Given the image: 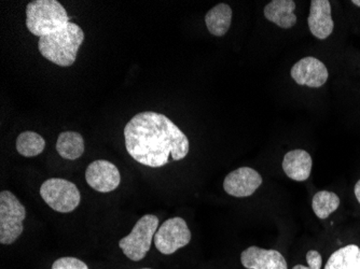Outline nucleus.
I'll use <instances>...</instances> for the list:
<instances>
[{"label": "nucleus", "mask_w": 360, "mask_h": 269, "mask_svg": "<svg viewBox=\"0 0 360 269\" xmlns=\"http://www.w3.org/2000/svg\"><path fill=\"white\" fill-rule=\"evenodd\" d=\"M125 147L132 159L147 167H163L189 153V139L167 115L146 111L124 127Z\"/></svg>", "instance_id": "f257e3e1"}, {"label": "nucleus", "mask_w": 360, "mask_h": 269, "mask_svg": "<svg viewBox=\"0 0 360 269\" xmlns=\"http://www.w3.org/2000/svg\"><path fill=\"white\" fill-rule=\"evenodd\" d=\"M84 40V32L78 24L70 22L68 25L39 38L40 54L49 62L60 67H70L77 60L79 48Z\"/></svg>", "instance_id": "f03ea898"}, {"label": "nucleus", "mask_w": 360, "mask_h": 269, "mask_svg": "<svg viewBox=\"0 0 360 269\" xmlns=\"http://www.w3.org/2000/svg\"><path fill=\"white\" fill-rule=\"evenodd\" d=\"M70 23V16L56 0H35L26 8V26L32 35L41 38Z\"/></svg>", "instance_id": "7ed1b4c3"}, {"label": "nucleus", "mask_w": 360, "mask_h": 269, "mask_svg": "<svg viewBox=\"0 0 360 269\" xmlns=\"http://www.w3.org/2000/svg\"><path fill=\"white\" fill-rule=\"evenodd\" d=\"M159 228V218L153 214L141 216L132 232L119 242L123 254L134 262L143 260L150 250L153 240Z\"/></svg>", "instance_id": "20e7f679"}, {"label": "nucleus", "mask_w": 360, "mask_h": 269, "mask_svg": "<svg viewBox=\"0 0 360 269\" xmlns=\"http://www.w3.org/2000/svg\"><path fill=\"white\" fill-rule=\"evenodd\" d=\"M25 207L9 191L0 193V242L12 244L19 240L24 230Z\"/></svg>", "instance_id": "39448f33"}, {"label": "nucleus", "mask_w": 360, "mask_h": 269, "mask_svg": "<svg viewBox=\"0 0 360 269\" xmlns=\"http://www.w3.org/2000/svg\"><path fill=\"white\" fill-rule=\"evenodd\" d=\"M40 195L46 205L60 214L76 210L81 202L80 192L76 184L60 178H51L41 184Z\"/></svg>", "instance_id": "423d86ee"}, {"label": "nucleus", "mask_w": 360, "mask_h": 269, "mask_svg": "<svg viewBox=\"0 0 360 269\" xmlns=\"http://www.w3.org/2000/svg\"><path fill=\"white\" fill-rule=\"evenodd\" d=\"M191 242V230L183 218H169L158 228L155 235V246L159 252L171 256L176 251L188 246Z\"/></svg>", "instance_id": "0eeeda50"}, {"label": "nucleus", "mask_w": 360, "mask_h": 269, "mask_svg": "<svg viewBox=\"0 0 360 269\" xmlns=\"http://www.w3.org/2000/svg\"><path fill=\"white\" fill-rule=\"evenodd\" d=\"M86 180L89 185L100 193L115 191L120 185V171L116 165L106 159L92 162L86 168Z\"/></svg>", "instance_id": "6e6552de"}, {"label": "nucleus", "mask_w": 360, "mask_h": 269, "mask_svg": "<svg viewBox=\"0 0 360 269\" xmlns=\"http://www.w3.org/2000/svg\"><path fill=\"white\" fill-rule=\"evenodd\" d=\"M290 76L299 86L321 88L328 80L327 67L319 58L307 56L293 65Z\"/></svg>", "instance_id": "1a4fd4ad"}, {"label": "nucleus", "mask_w": 360, "mask_h": 269, "mask_svg": "<svg viewBox=\"0 0 360 269\" xmlns=\"http://www.w3.org/2000/svg\"><path fill=\"white\" fill-rule=\"evenodd\" d=\"M262 184V177L250 167H240L226 176L224 181L226 193L233 197L252 196Z\"/></svg>", "instance_id": "9d476101"}, {"label": "nucleus", "mask_w": 360, "mask_h": 269, "mask_svg": "<svg viewBox=\"0 0 360 269\" xmlns=\"http://www.w3.org/2000/svg\"><path fill=\"white\" fill-rule=\"evenodd\" d=\"M240 263L246 269H288L286 258L280 251L248 247L240 254Z\"/></svg>", "instance_id": "9b49d317"}, {"label": "nucleus", "mask_w": 360, "mask_h": 269, "mask_svg": "<svg viewBox=\"0 0 360 269\" xmlns=\"http://www.w3.org/2000/svg\"><path fill=\"white\" fill-rule=\"evenodd\" d=\"M309 30L319 40L327 39L333 34L335 22L331 16V5L328 0H312L307 18Z\"/></svg>", "instance_id": "f8f14e48"}, {"label": "nucleus", "mask_w": 360, "mask_h": 269, "mask_svg": "<svg viewBox=\"0 0 360 269\" xmlns=\"http://www.w3.org/2000/svg\"><path fill=\"white\" fill-rule=\"evenodd\" d=\"M282 166L287 177L295 181H305L312 171V157L305 150H292L285 155Z\"/></svg>", "instance_id": "ddd939ff"}, {"label": "nucleus", "mask_w": 360, "mask_h": 269, "mask_svg": "<svg viewBox=\"0 0 360 269\" xmlns=\"http://www.w3.org/2000/svg\"><path fill=\"white\" fill-rule=\"evenodd\" d=\"M296 3L292 0H273L264 8V16L278 27L289 29L297 24Z\"/></svg>", "instance_id": "4468645a"}, {"label": "nucleus", "mask_w": 360, "mask_h": 269, "mask_svg": "<svg viewBox=\"0 0 360 269\" xmlns=\"http://www.w3.org/2000/svg\"><path fill=\"white\" fill-rule=\"evenodd\" d=\"M232 9L226 4H219L210 9L205 15L208 32L215 37H222L228 32L232 23Z\"/></svg>", "instance_id": "2eb2a0df"}, {"label": "nucleus", "mask_w": 360, "mask_h": 269, "mask_svg": "<svg viewBox=\"0 0 360 269\" xmlns=\"http://www.w3.org/2000/svg\"><path fill=\"white\" fill-rule=\"evenodd\" d=\"M325 269H360V247L347 244L338 249L326 263Z\"/></svg>", "instance_id": "dca6fc26"}, {"label": "nucleus", "mask_w": 360, "mask_h": 269, "mask_svg": "<svg viewBox=\"0 0 360 269\" xmlns=\"http://www.w3.org/2000/svg\"><path fill=\"white\" fill-rule=\"evenodd\" d=\"M84 137L76 131H64L56 141V151L65 159L75 161L84 153Z\"/></svg>", "instance_id": "f3484780"}, {"label": "nucleus", "mask_w": 360, "mask_h": 269, "mask_svg": "<svg viewBox=\"0 0 360 269\" xmlns=\"http://www.w3.org/2000/svg\"><path fill=\"white\" fill-rule=\"evenodd\" d=\"M15 147L22 157H34L44 152L46 141L35 131H24L16 138Z\"/></svg>", "instance_id": "a211bd4d"}, {"label": "nucleus", "mask_w": 360, "mask_h": 269, "mask_svg": "<svg viewBox=\"0 0 360 269\" xmlns=\"http://www.w3.org/2000/svg\"><path fill=\"white\" fill-rule=\"evenodd\" d=\"M340 203L339 196L333 192L319 191L313 197L312 209L317 218L325 220L339 208Z\"/></svg>", "instance_id": "6ab92c4d"}, {"label": "nucleus", "mask_w": 360, "mask_h": 269, "mask_svg": "<svg viewBox=\"0 0 360 269\" xmlns=\"http://www.w3.org/2000/svg\"><path fill=\"white\" fill-rule=\"evenodd\" d=\"M52 269H89L88 265L76 258H60L52 265Z\"/></svg>", "instance_id": "aec40b11"}, {"label": "nucleus", "mask_w": 360, "mask_h": 269, "mask_svg": "<svg viewBox=\"0 0 360 269\" xmlns=\"http://www.w3.org/2000/svg\"><path fill=\"white\" fill-rule=\"evenodd\" d=\"M307 266L304 265H296L292 269H321L323 265V258L321 254L316 250H309L307 254Z\"/></svg>", "instance_id": "412c9836"}, {"label": "nucleus", "mask_w": 360, "mask_h": 269, "mask_svg": "<svg viewBox=\"0 0 360 269\" xmlns=\"http://www.w3.org/2000/svg\"><path fill=\"white\" fill-rule=\"evenodd\" d=\"M354 193H355L356 198H357L358 203L360 204V180L356 183L355 189H354Z\"/></svg>", "instance_id": "4be33fe9"}, {"label": "nucleus", "mask_w": 360, "mask_h": 269, "mask_svg": "<svg viewBox=\"0 0 360 269\" xmlns=\"http://www.w3.org/2000/svg\"><path fill=\"white\" fill-rule=\"evenodd\" d=\"M352 4H354V5L357 6V7L360 8V0H353V1H352Z\"/></svg>", "instance_id": "5701e85b"}, {"label": "nucleus", "mask_w": 360, "mask_h": 269, "mask_svg": "<svg viewBox=\"0 0 360 269\" xmlns=\"http://www.w3.org/2000/svg\"><path fill=\"white\" fill-rule=\"evenodd\" d=\"M141 269H150V268H141Z\"/></svg>", "instance_id": "b1692460"}]
</instances>
